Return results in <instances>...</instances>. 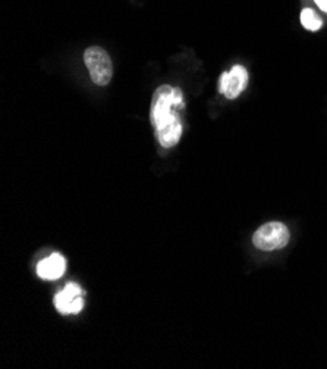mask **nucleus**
<instances>
[{"instance_id": "obj_1", "label": "nucleus", "mask_w": 327, "mask_h": 369, "mask_svg": "<svg viewBox=\"0 0 327 369\" xmlns=\"http://www.w3.org/2000/svg\"><path fill=\"white\" fill-rule=\"evenodd\" d=\"M187 102L184 92L177 85L163 84L151 97L150 119L155 136L165 149L175 147L184 134Z\"/></svg>"}, {"instance_id": "obj_2", "label": "nucleus", "mask_w": 327, "mask_h": 369, "mask_svg": "<svg viewBox=\"0 0 327 369\" xmlns=\"http://www.w3.org/2000/svg\"><path fill=\"white\" fill-rule=\"evenodd\" d=\"M85 67L90 73V77L97 85H107L113 77V65L111 56L99 46H90L84 52Z\"/></svg>"}, {"instance_id": "obj_3", "label": "nucleus", "mask_w": 327, "mask_h": 369, "mask_svg": "<svg viewBox=\"0 0 327 369\" xmlns=\"http://www.w3.org/2000/svg\"><path fill=\"white\" fill-rule=\"evenodd\" d=\"M289 230L282 223H267L261 225L253 235V243L263 252L283 249L289 243Z\"/></svg>"}, {"instance_id": "obj_4", "label": "nucleus", "mask_w": 327, "mask_h": 369, "mask_svg": "<svg viewBox=\"0 0 327 369\" xmlns=\"http://www.w3.org/2000/svg\"><path fill=\"white\" fill-rule=\"evenodd\" d=\"M248 84V71L245 70V67L243 65H235V67L228 71L223 73L219 78V93L225 95L228 99H236L239 95H241Z\"/></svg>"}, {"instance_id": "obj_5", "label": "nucleus", "mask_w": 327, "mask_h": 369, "mask_svg": "<svg viewBox=\"0 0 327 369\" xmlns=\"http://www.w3.org/2000/svg\"><path fill=\"white\" fill-rule=\"evenodd\" d=\"M55 308L60 315H77L84 308L82 290L75 283H68L62 292L55 296Z\"/></svg>"}, {"instance_id": "obj_6", "label": "nucleus", "mask_w": 327, "mask_h": 369, "mask_svg": "<svg viewBox=\"0 0 327 369\" xmlns=\"http://www.w3.org/2000/svg\"><path fill=\"white\" fill-rule=\"evenodd\" d=\"M65 271H67V259L60 253L50 255L49 257L40 260L37 265V275L46 281H55L62 278Z\"/></svg>"}, {"instance_id": "obj_7", "label": "nucleus", "mask_w": 327, "mask_h": 369, "mask_svg": "<svg viewBox=\"0 0 327 369\" xmlns=\"http://www.w3.org/2000/svg\"><path fill=\"white\" fill-rule=\"evenodd\" d=\"M301 24L305 30L309 31H318L323 27L321 18L310 8H305L301 12Z\"/></svg>"}, {"instance_id": "obj_8", "label": "nucleus", "mask_w": 327, "mask_h": 369, "mask_svg": "<svg viewBox=\"0 0 327 369\" xmlns=\"http://www.w3.org/2000/svg\"><path fill=\"white\" fill-rule=\"evenodd\" d=\"M314 2L323 12L327 14V0H314Z\"/></svg>"}]
</instances>
